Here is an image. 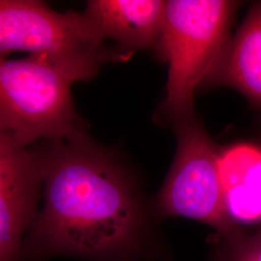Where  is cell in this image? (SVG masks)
Here are the masks:
<instances>
[{"mask_svg": "<svg viewBox=\"0 0 261 261\" xmlns=\"http://www.w3.org/2000/svg\"><path fill=\"white\" fill-rule=\"evenodd\" d=\"M34 150L43 205L25 236L22 261L57 256L132 261L139 256L148 215L121 159L86 133L41 141Z\"/></svg>", "mask_w": 261, "mask_h": 261, "instance_id": "6da1fadb", "label": "cell"}, {"mask_svg": "<svg viewBox=\"0 0 261 261\" xmlns=\"http://www.w3.org/2000/svg\"><path fill=\"white\" fill-rule=\"evenodd\" d=\"M237 2L168 1L159 39L160 54L169 65L164 112L175 124L194 115V95L208 81L228 43Z\"/></svg>", "mask_w": 261, "mask_h": 261, "instance_id": "7a4b0ae2", "label": "cell"}, {"mask_svg": "<svg viewBox=\"0 0 261 261\" xmlns=\"http://www.w3.org/2000/svg\"><path fill=\"white\" fill-rule=\"evenodd\" d=\"M14 51L45 60L75 82H88L102 66L128 56L106 46L84 12L60 13L38 0H0V57Z\"/></svg>", "mask_w": 261, "mask_h": 261, "instance_id": "3957f363", "label": "cell"}, {"mask_svg": "<svg viewBox=\"0 0 261 261\" xmlns=\"http://www.w3.org/2000/svg\"><path fill=\"white\" fill-rule=\"evenodd\" d=\"M75 83L45 60L0 57V132L22 147L86 133L72 98Z\"/></svg>", "mask_w": 261, "mask_h": 261, "instance_id": "277c9868", "label": "cell"}, {"mask_svg": "<svg viewBox=\"0 0 261 261\" xmlns=\"http://www.w3.org/2000/svg\"><path fill=\"white\" fill-rule=\"evenodd\" d=\"M177 152L159 195V214L208 224L219 237L240 233L225 211L221 155L195 115L174 124Z\"/></svg>", "mask_w": 261, "mask_h": 261, "instance_id": "5b68a950", "label": "cell"}, {"mask_svg": "<svg viewBox=\"0 0 261 261\" xmlns=\"http://www.w3.org/2000/svg\"><path fill=\"white\" fill-rule=\"evenodd\" d=\"M41 196L37 153L0 132V261H22V245Z\"/></svg>", "mask_w": 261, "mask_h": 261, "instance_id": "8992f818", "label": "cell"}, {"mask_svg": "<svg viewBox=\"0 0 261 261\" xmlns=\"http://www.w3.org/2000/svg\"><path fill=\"white\" fill-rule=\"evenodd\" d=\"M167 5L162 0H91L84 14L98 37L114 41L128 56L127 50L157 47Z\"/></svg>", "mask_w": 261, "mask_h": 261, "instance_id": "52a82bcc", "label": "cell"}, {"mask_svg": "<svg viewBox=\"0 0 261 261\" xmlns=\"http://www.w3.org/2000/svg\"><path fill=\"white\" fill-rule=\"evenodd\" d=\"M210 77L217 84L233 87L261 108V3L249 11Z\"/></svg>", "mask_w": 261, "mask_h": 261, "instance_id": "ba28073f", "label": "cell"}, {"mask_svg": "<svg viewBox=\"0 0 261 261\" xmlns=\"http://www.w3.org/2000/svg\"><path fill=\"white\" fill-rule=\"evenodd\" d=\"M226 214L234 224L261 222V150L237 145L221 155Z\"/></svg>", "mask_w": 261, "mask_h": 261, "instance_id": "9c48e42d", "label": "cell"}, {"mask_svg": "<svg viewBox=\"0 0 261 261\" xmlns=\"http://www.w3.org/2000/svg\"><path fill=\"white\" fill-rule=\"evenodd\" d=\"M218 237L213 261H261V233L237 234L225 239Z\"/></svg>", "mask_w": 261, "mask_h": 261, "instance_id": "30bf717a", "label": "cell"}]
</instances>
